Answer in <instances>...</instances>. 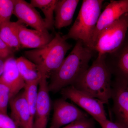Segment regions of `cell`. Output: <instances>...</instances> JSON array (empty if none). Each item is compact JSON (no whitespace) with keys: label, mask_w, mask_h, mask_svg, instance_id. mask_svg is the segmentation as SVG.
<instances>
[{"label":"cell","mask_w":128,"mask_h":128,"mask_svg":"<svg viewBox=\"0 0 128 128\" xmlns=\"http://www.w3.org/2000/svg\"><path fill=\"white\" fill-rule=\"evenodd\" d=\"M128 13V0H112L108 4L98 18L92 38V49L98 35L105 28Z\"/></svg>","instance_id":"cell-9"},{"label":"cell","mask_w":128,"mask_h":128,"mask_svg":"<svg viewBox=\"0 0 128 128\" xmlns=\"http://www.w3.org/2000/svg\"><path fill=\"white\" fill-rule=\"evenodd\" d=\"M112 87L113 109L116 122L128 128V82L115 79Z\"/></svg>","instance_id":"cell-8"},{"label":"cell","mask_w":128,"mask_h":128,"mask_svg":"<svg viewBox=\"0 0 128 128\" xmlns=\"http://www.w3.org/2000/svg\"><path fill=\"white\" fill-rule=\"evenodd\" d=\"M99 124L102 128H125L117 122H112L108 119Z\"/></svg>","instance_id":"cell-26"},{"label":"cell","mask_w":128,"mask_h":128,"mask_svg":"<svg viewBox=\"0 0 128 128\" xmlns=\"http://www.w3.org/2000/svg\"><path fill=\"white\" fill-rule=\"evenodd\" d=\"M14 6V0H0V28L10 21Z\"/></svg>","instance_id":"cell-21"},{"label":"cell","mask_w":128,"mask_h":128,"mask_svg":"<svg viewBox=\"0 0 128 128\" xmlns=\"http://www.w3.org/2000/svg\"><path fill=\"white\" fill-rule=\"evenodd\" d=\"M20 22L11 21L5 23L0 28V38L6 45L15 51L21 48L18 32Z\"/></svg>","instance_id":"cell-17"},{"label":"cell","mask_w":128,"mask_h":128,"mask_svg":"<svg viewBox=\"0 0 128 128\" xmlns=\"http://www.w3.org/2000/svg\"><path fill=\"white\" fill-rule=\"evenodd\" d=\"M6 60L0 57V77L2 75L3 71H4L5 62H6Z\"/></svg>","instance_id":"cell-27"},{"label":"cell","mask_w":128,"mask_h":128,"mask_svg":"<svg viewBox=\"0 0 128 128\" xmlns=\"http://www.w3.org/2000/svg\"><path fill=\"white\" fill-rule=\"evenodd\" d=\"M47 79L42 76L40 81L33 128H46L48 125L51 104Z\"/></svg>","instance_id":"cell-11"},{"label":"cell","mask_w":128,"mask_h":128,"mask_svg":"<svg viewBox=\"0 0 128 128\" xmlns=\"http://www.w3.org/2000/svg\"><path fill=\"white\" fill-rule=\"evenodd\" d=\"M50 128H61L79 120L88 118L87 114L65 99L56 100Z\"/></svg>","instance_id":"cell-7"},{"label":"cell","mask_w":128,"mask_h":128,"mask_svg":"<svg viewBox=\"0 0 128 128\" xmlns=\"http://www.w3.org/2000/svg\"><path fill=\"white\" fill-rule=\"evenodd\" d=\"M14 51L8 47L0 38V57L7 59L14 56Z\"/></svg>","instance_id":"cell-25"},{"label":"cell","mask_w":128,"mask_h":128,"mask_svg":"<svg viewBox=\"0 0 128 128\" xmlns=\"http://www.w3.org/2000/svg\"><path fill=\"white\" fill-rule=\"evenodd\" d=\"M72 47V45L57 33L45 46L26 50L24 54L26 58L37 65L41 75L48 78L61 65Z\"/></svg>","instance_id":"cell-3"},{"label":"cell","mask_w":128,"mask_h":128,"mask_svg":"<svg viewBox=\"0 0 128 128\" xmlns=\"http://www.w3.org/2000/svg\"><path fill=\"white\" fill-rule=\"evenodd\" d=\"M104 1H82L78 16L68 33L63 36L64 38L66 40L72 39L82 41L85 45L93 50L92 36Z\"/></svg>","instance_id":"cell-4"},{"label":"cell","mask_w":128,"mask_h":128,"mask_svg":"<svg viewBox=\"0 0 128 128\" xmlns=\"http://www.w3.org/2000/svg\"><path fill=\"white\" fill-rule=\"evenodd\" d=\"M61 128H95L93 119L85 118L76 120Z\"/></svg>","instance_id":"cell-23"},{"label":"cell","mask_w":128,"mask_h":128,"mask_svg":"<svg viewBox=\"0 0 128 128\" xmlns=\"http://www.w3.org/2000/svg\"><path fill=\"white\" fill-rule=\"evenodd\" d=\"M128 29V13L105 28L98 37L94 48L98 54L114 52L124 41Z\"/></svg>","instance_id":"cell-5"},{"label":"cell","mask_w":128,"mask_h":128,"mask_svg":"<svg viewBox=\"0 0 128 128\" xmlns=\"http://www.w3.org/2000/svg\"><path fill=\"white\" fill-rule=\"evenodd\" d=\"M79 0H58L54 10V27L57 29L71 24Z\"/></svg>","instance_id":"cell-16"},{"label":"cell","mask_w":128,"mask_h":128,"mask_svg":"<svg viewBox=\"0 0 128 128\" xmlns=\"http://www.w3.org/2000/svg\"><path fill=\"white\" fill-rule=\"evenodd\" d=\"M0 82L9 88L10 92V99L24 89L25 82L18 71L16 58L14 56L6 60L4 71L0 77Z\"/></svg>","instance_id":"cell-14"},{"label":"cell","mask_w":128,"mask_h":128,"mask_svg":"<svg viewBox=\"0 0 128 128\" xmlns=\"http://www.w3.org/2000/svg\"><path fill=\"white\" fill-rule=\"evenodd\" d=\"M13 14L22 24L30 26L34 30L48 33L44 20L30 3L24 0H14Z\"/></svg>","instance_id":"cell-10"},{"label":"cell","mask_w":128,"mask_h":128,"mask_svg":"<svg viewBox=\"0 0 128 128\" xmlns=\"http://www.w3.org/2000/svg\"><path fill=\"white\" fill-rule=\"evenodd\" d=\"M0 128H20L8 114L0 113Z\"/></svg>","instance_id":"cell-24"},{"label":"cell","mask_w":128,"mask_h":128,"mask_svg":"<svg viewBox=\"0 0 128 128\" xmlns=\"http://www.w3.org/2000/svg\"><path fill=\"white\" fill-rule=\"evenodd\" d=\"M41 78L33 81L26 82L24 89L32 118L34 121L38 100V86Z\"/></svg>","instance_id":"cell-20"},{"label":"cell","mask_w":128,"mask_h":128,"mask_svg":"<svg viewBox=\"0 0 128 128\" xmlns=\"http://www.w3.org/2000/svg\"><path fill=\"white\" fill-rule=\"evenodd\" d=\"M94 51L82 41H77L61 65L50 76L48 84L50 92L56 93L73 85L89 68Z\"/></svg>","instance_id":"cell-1"},{"label":"cell","mask_w":128,"mask_h":128,"mask_svg":"<svg viewBox=\"0 0 128 128\" xmlns=\"http://www.w3.org/2000/svg\"><path fill=\"white\" fill-rule=\"evenodd\" d=\"M18 36L21 48L34 49L45 46L54 38L49 33L29 29L22 24L18 29Z\"/></svg>","instance_id":"cell-15"},{"label":"cell","mask_w":128,"mask_h":128,"mask_svg":"<svg viewBox=\"0 0 128 128\" xmlns=\"http://www.w3.org/2000/svg\"><path fill=\"white\" fill-rule=\"evenodd\" d=\"M16 64L25 83L41 78L42 75L38 66L26 57L21 56L16 58Z\"/></svg>","instance_id":"cell-18"},{"label":"cell","mask_w":128,"mask_h":128,"mask_svg":"<svg viewBox=\"0 0 128 128\" xmlns=\"http://www.w3.org/2000/svg\"><path fill=\"white\" fill-rule=\"evenodd\" d=\"M105 61L115 79L128 82V34L124 41L114 52L106 54ZM106 56V55H105Z\"/></svg>","instance_id":"cell-12"},{"label":"cell","mask_w":128,"mask_h":128,"mask_svg":"<svg viewBox=\"0 0 128 128\" xmlns=\"http://www.w3.org/2000/svg\"><path fill=\"white\" fill-rule=\"evenodd\" d=\"M105 55L98 54L73 85L76 89L100 100L104 104L112 98V73L105 61Z\"/></svg>","instance_id":"cell-2"},{"label":"cell","mask_w":128,"mask_h":128,"mask_svg":"<svg viewBox=\"0 0 128 128\" xmlns=\"http://www.w3.org/2000/svg\"><path fill=\"white\" fill-rule=\"evenodd\" d=\"M58 0H31L30 4L42 11L46 28L48 30L54 29V13Z\"/></svg>","instance_id":"cell-19"},{"label":"cell","mask_w":128,"mask_h":128,"mask_svg":"<svg viewBox=\"0 0 128 128\" xmlns=\"http://www.w3.org/2000/svg\"><path fill=\"white\" fill-rule=\"evenodd\" d=\"M10 98L9 88L0 82V113L8 114V107Z\"/></svg>","instance_id":"cell-22"},{"label":"cell","mask_w":128,"mask_h":128,"mask_svg":"<svg viewBox=\"0 0 128 128\" xmlns=\"http://www.w3.org/2000/svg\"><path fill=\"white\" fill-rule=\"evenodd\" d=\"M11 118L20 128H33L34 121L24 91L12 98L9 102Z\"/></svg>","instance_id":"cell-13"},{"label":"cell","mask_w":128,"mask_h":128,"mask_svg":"<svg viewBox=\"0 0 128 128\" xmlns=\"http://www.w3.org/2000/svg\"><path fill=\"white\" fill-rule=\"evenodd\" d=\"M64 98L68 99L89 114L98 124L107 119L104 104L97 98L78 90L73 86L61 90Z\"/></svg>","instance_id":"cell-6"}]
</instances>
